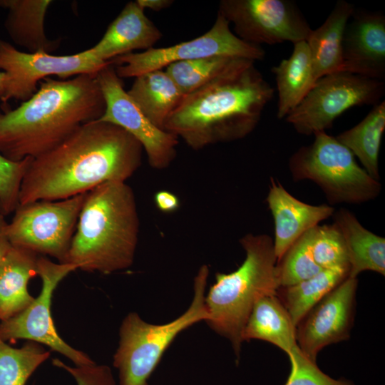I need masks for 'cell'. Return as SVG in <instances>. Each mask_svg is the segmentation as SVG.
I'll use <instances>...</instances> for the list:
<instances>
[{
	"label": "cell",
	"mask_w": 385,
	"mask_h": 385,
	"mask_svg": "<svg viewBox=\"0 0 385 385\" xmlns=\"http://www.w3.org/2000/svg\"><path fill=\"white\" fill-rule=\"evenodd\" d=\"M143 148L114 124L94 120L32 158L21 182L19 205L59 200L108 182H125L140 167Z\"/></svg>",
	"instance_id": "1"
},
{
	"label": "cell",
	"mask_w": 385,
	"mask_h": 385,
	"mask_svg": "<svg viewBox=\"0 0 385 385\" xmlns=\"http://www.w3.org/2000/svg\"><path fill=\"white\" fill-rule=\"evenodd\" d=\"M274 91L255 61L242 59L185 95L163 130L194 150L243 138L259 123Z\"/></svg>",
	"instance_id": "2"
},
{
	"label": "cell",
	"mask_w": 385,
	"mask_h": 385,
	"mask_svg": "<svg viewBox=\"0 0 385 385\" xmlns=\"http://www.w3.org/2000/svg\"><path fill=\"white\" fill-rule=\"evenodd\" d=\"M105 108L96 76L46 78L29 99L0 111V154L14 162L41 155L81 125L98 120Z\"/></svg>",
	"instance_id": "3"
},
{
	"label": "cell",
	"mask_w": 385,
	"mask_h": 385,
	"mask_svg": "<svg viewBox=\"0 0 385 385\" xmlns=\"http://www.w3.org/2000/svg\"><path fill=\"white\" fill-rule=\"evenodd\" d=\"M140 220L136 198L125 182H108L87 192L64 263L104 274L133 263Z\"/></svg>",
	"instance_id": "4"
},
{
	"label": "cell",
	"mask_w": 385,
	"mask_h": 385,
	"mask_svg": "<svg viewBox=\"0 0 385 385\" xmlns=\"http://www.w3.org/2000/svg\"><path fill=\"white\" fill-rule=\"evenodd\" d=\"M240 243L246 255L242 264L232 272H217L205 296L206 323L230 340L237 359L242 334L255 304L264 297L275 295L280 287L272 238L248 233Z\"/></svg>",
	"instance_id": "5"
},
{
	"label": "cell",
	"mask_w": 385,
	"mask_h": 385,
	"mask_svg": "<svg viewBox=\"0 0 385 385\" xmlns=\"http://www.w3.org/2000/svg\"><path fill=\"white\" fill-rule=\"evenodd\" d=\"M208 274V267L202 265L194 279L190 305L172 322L150 324L136 312H130L123 319L118 347L113 356V366L119 371L120 385H148V379L175 337L192 325L207 319L205 292Z\"/></svg>",
	"instance_id": "6"
},
{
	"label": "cell",
	"mask_w": 385,
	"mask_h": 385,
	"mask_svg": "<svg viewBox=\"0 0 385 385\" xmlns=\"http://www.w3.org/2000/svg\"><path fill=\"white\" fill-rule=\"evenodd\" d=\"M314 141L299 148L289 160L294 181L316 183L331 204H360L374 200L381 185L361 167L352 153L326 132L314 134Z\"/></svg>",
	"instance_id": "7"
},
{
	"label": "cell",
	"mask_w": 385,
	"mask_h": 385,
	"mask_svg": "<svg viewBox=\"0 0 385 385\" xmlns=\"http://www.w3.org/2000/svg\"><path fill=\"white\" fill-rule=\"evenodd\" d=\"M86 194L19 205L7 225L12 246L64 263Z\"/></svg>",
	"instance_id": "8"
},
{
	"label": "cell",
	"mask_w": 385,
	"mask_h": 385,
	"mask_svg": "<svg viewBox=\"0 0 385 385\" xmlns=\"http://www.w3.org/2000/svg\"><path fill=\"white\" fill-rule=\"evenodd\" d=\"M384 92V81L345 71L329 74L315 82L285 119L302 135L325 132L346 110L357 106H374Z\"/></svg>",
	"instance_id": "9"
},
{
	"label": "cell",
	"mask_w": 385,
	"mask_h": 385,
	"mask_svg": "<svg viewBox=\"0 0 385 385\" xmlns=\"http://www.w3.org/2000/svg\"><path fill=\"white\" fill-rule=\"evenodd\" d=\"M229 21L220 14L212 26L204 34L192 40L163 48H152L140 53H129L111 61L119 78L137 77L145 73L161 70L180 61L222 55L253 61L264 59L261 47L237 36Z\"/></svg>",
	"instance_id": "10"
},
{
	"label": "cell",
	"mask_w": 385,
	"mask_h": 385,
	"mask_svg": "<svg viewBox=\"0 0 385 385\" xmlns=\"http://www.w3.org/2000/svg\"><path fill=\"white\" fill-rule=\"evenodd\" d=\"M77 267L69 263H56L38 255L36 274L42 281L41 292L25 309L1 321L0 337L5 342L27 339L50 347L71 360L76 366L95 362L84 352L68 345L57 333L51 317L53 293L58 283Z\"/></svg>",
	"instance_id": "11"
},
{
	"label": "cell",
	"mask_w": 385,
	"mask_h": 385,
	"mask_svg": "<svg viewBox=\"0 0 385 385\" xmlns=\"http://www.w3.org/2000/svg\"><path fill=\"white\" fill-rule=\"evenodd\" d=\"M110 63L98 60L89 48L66 56H54L44 51L26 53L0 39V70L7 78L1 101H26L38 90V83L46 78L56 76L61 80H67L83 74L96 76Z\"/></svg>",
	"instance_id": "12"
},
{
	"label": "cell",
	"mask_w": 385,
	"mask_h": 385,
	"mask_svg": "<svg viewBox=\"0 0 385 385\" xmlns=\"http://www.w3.org/2000/svg\"><path fill=\"white\" fill-rule=\"evenodd\" d=\"M218 13L235 35L260 46L306 41L312 29L296 4L287 0H222Z\"/></svg>",
	"instance_id": "13"
},
{
	"label": "cell",
	"mask_w": 385,
	"mask_h": 385,
	"mask_svg": "<svg viewBox=\"0 0 385 385\" xmlns=\"http://www.w3.org/2000/svg\"><path fill=\"white\" fill-rule=\"evenodd\" d=\"M106 108L97 120L119 126L142 145L149 165L163 170L176 158L178 138L153 124L140 111L123 88V81L110 63L96 75Z\"/></svg>",
	"instance_id": "14"
},
{
	"label": "cell",
	"mask_w": 385,
	"mask_h": 385,
	"mask_svg": "<svg viewBox=\"0 0 385 385\" xmlns=\"http://www.w3.org/2000/svg\"><path fill=\"white\" fill-rule=\"evenodd\" d=\"M357 285L356 277H346L297 325V344L311 360L316 361L324 347L349 338L354 320Z\"/></svg>",
	"instance_id": "15"
},
{
	"label": "cell",
	"mask_w": 385,
	"mask_h": 385,
	"mask_svg": "<svg viewBox=\"0 0 385 385\" xmlns=\"http://www.w3.org/2000/svg\"><path fill=\"white\" fill-rule=\"evenodd\" d=\"M342 71L383 81L385 78V17L354 9L342 39Z\"/></svg>",
	"instance_id": "16"
},
{
	"label": "cell",
	"mask_w": 385,
	"mask_h": 385,
	"mask_svg": "<svg viewBox=\"0 0 385 385\" xmlns=\"http://www.w3.org/2000/svg\"><path fill=\"white\" fill-rule=\"evenodd\" d=\"M266 200L274 225L272 240L277 262L302 235L335 212L330 205H314L298 200L273 178Z\"/></svg>",
	"instance_id": "17"
},
{
	"label": "cell",
	"mask_w": 385,
	"mask_h": 385,
	"mask_svg": "<svg viewBox=\"0 0 385 385\" xmlns=\"http://www.w3.org/2000/svg\"><path fill=\"white\" fill-rule=\"evenodd\" d=\"M161 37L162 33L145 16V9L137 1H129L101 39L89 49L98 60L108 62L134 50L152 48Z\"/></svg>",
	"instance_id": "18"
},
{
	"label": "cell",
	"mask_w": 385,
	"mask_h": 385,
	"mask_svg": "<svg viewBox=\"0 0 385 385\" xmlns=\"http://www.w3.org/2000/svg\"><path fill=\"white\" fill-rule=\"evenodd\" d=\"M354 6L339 1L324 22L312 30L306 41L309 48L314 78L342 71V39L346 25Z\"/></svg>",
	"instance_id": "19"
},
{
	"label": "cell",
	"mask_w": 385,
	"mask_h": 385,
	"mask_svg": "<svg viewBox=\"0 0 385 385\" xmlns=\"http://www.w3.org/2000/svg\"><path fill=\"white\" fill-rule=\"evenodd\" d=\"M334 222L346 245L349 277H356L364 271L385 274V238L365 228L351 211L341 208L333 214Z\"/></svg>",
	"instance_id": "20"
},
{
	"label": "cell",
	"mask_w": 385,
	"mask_h": 385,
	"mask_svg": "<svg viewBox=\"0 0 385 385\" xmlns=\"http://www.w3.org/2000/svg\"><path fill=\"white\" fill-rule=\"evenodd\" d=\"M50 0H0V7L8 10L4 27L13 42L26 48L29 53H50L57 48L60 41L47 38L44 21Z\"/></svg>",
	"instance_id": "21"
},
{
	"label": "cell",
	"mask_w": 385,
	"mask_h": 385,
	"mask_svg": "<svg viewBox=\"0 0 385 385\" xmlns=\"http://www.w3.org/2000/svg\"><path fill=\"white\" fill-rule=\"evenodd\" d=\"M38 255L12 246L0 265V320L21 312L34 300L28 283L36 274Z\"/></svg>",
	"instance_id": "22"
},
{
	"label": "cell",
	"mask_w": 385,
	"mask_h": 385,
	"mask_svg": "<svg viewBox=\"0 0 385 385\" xmlns=\"http://www.w3.org/2000/svg\"><path fill=\"white\" fill-rule=\"evenodd\" d=\"M275 76L279 119L292 112L315 83L312 63L306 41L294 44L291 56L272 68Z\"/></svg>",
	"instance_id": "23"
},
{
	"label": "cell",
	"mask_w": 385,
	"mask_h": 385,
	"mask_svg": "<svg viewBox=\"0 0 385 385\" xmlns=\"http://www.w3.org/2000/svg\"><path fill=\"white\" fill-rule=\"evenodd\" d=\"M295 327L277 295L260 299L254 306L242 334V339L271 343L287 355L297 346Z\"/></svg>",
	"instance_id": "24"
},
{
	"label": "cell",
	"mask_w": 385,
	"mask_h": 385,
	"mask_svg": "<svg viewBox=\"0 0 385 385\" xmlns=\"http://www.w3.org/2000/svg\"><path fill=\"white\" fill-rule=\"evenodd\" d=\"M127 93L145 117L163 130L167 118L184 96L163 69L135 77Z\"/></svg>",
	"instance_id": "25"
},
{
	"label": "cell",
	"mask_w": 385,
	"mask_h": 385,
	"mask_svg": "<svg viewBox=\"0 0 385 385\" xmlns=\"http://www.w3.org/2000/svg\"><path fill=\"white\" fill-rule=\"evenodd\" d=\"M384 129L385 101H383L374 105L359 123L336 136L376 180L379 179V154Z\"/></svg>",
	"instance_id": "26"
},
{
	"label": "cell",
	"mask_w": 385,
	"mask_h": 385,
	"mask_svg": "<svg viewBox=\"0 0 385 385\" xmlns=\"http://www.w3.org/2000/svg\"><path fill=\"white\" fill-rule=\"evenodd\" d=\"M348 277L344 270H322L298 283L279 287L276 295L296 327L314 306Z\"/></svg>",
	"instance_id": "27"
},
{
	"label": "cell",
	"mask_w": 385,
	"mask_h": 385,
	"mask_svg": "<svg viewBox=\"0 0 385 385\" xmlns=\"http://www.w3.org/2000/svg\"><path fill=\"white\" fill-rule=\"evenodd\" d=\"M50 351L29 341L21 348L9 346L0 337V385H25Z\"/></svg>",
	"instance_id": "28"
},
{
	"label": "cell",
	"mask_w": 385,
	"mask_h": 385,
	"mask_svg": "<svg viewBox=\"0 0 385 385\" xmlns=\"http://www.w3.org/2000/svg\"><path fill=\"white\" fill-rule=\"evenodd\" d=\"M242 59L244 58L222 55L211 56L176 62L168 66L165 71L185 96L236 65Z\"/></svg>",
	"instance_id": "29"
},
{
	"label": "cell",
	"mask_w": 385,
	"mask_h": 385,
	"mask_svg": "<svg viewBox=\"0 0 385 385\" xmlns=\"http://www.w3.org/2000/svg\"><path fill=\"white\" fill-rule=\"evenodd\" d=\"M312 230L297 240L277 262L280 287L294 284L322 270L312 255Z\"/></svg>",
	"instance_id": "30"
},
{
	"label": "cell",
	"mask_w": 385,
	"mask_h": 385,
	"mask_svg": "<svg viewBox=\"0 0 385 385\" xmlns=\"http://www.w3.org/2000/svg\"><path fill=\"white\" fill-rule=\"evenodd\" d=\"M311 249L315 262L322 270L340 269L349 273L344 240L334 223L312 228Z\"/></svg>",
	"instance_id": "31"
},
{
	"label": "cell",
	"mask_w": 385,
	"mask_h": 385,
	"mask_svg": "<svg viewBox=\"0 0 385 385\" xmlns=\"http://www.w3.org/2000/svg\"><path fill=\"white\" fill-rule=\"evenodd\" d=\"M31 158L11 161L0 154V213L7 216L19 205V191Z\"/></svg>",
	"instance_id": "32"
},
{
	"label": "cell",
	"mask_w": 385,
	"mask_h": 385,
	"mask_svg": "<svg viewBox=\"0 0 385 385\" xmlns=\"http://www.w3.org/2000/svg\"><path fill=\"white\" fill-rule=\"evenodd\" d=\"M288 356L291 369L284 385H354L344 378L334 379L324 374L316 361L306 356L298 346Z\"/></svg>",
	"instance_id": "33"
},
{
	"label": "cell",
	"mask_w": 385,
	"mask_h": 385,
	"mask_svg": "<svg viewBox=\"0 0 385 385\" xmlns=\"http://www.w3.org/2000/svg\"><path fill=\"white\" fill-rule=\"evenodd\" d=\"M52 363L68 372L77 385H117L110 367L106 365L94 363L70 366L58 359H53Z\"/></svg>",
	"instance_id": "34"
},
{
	"label": "cell",
	"mask_w": 385,
	"mask_h": 385,
	"mask_svg": "<svg viewBox=\"0 0 385 385\" xmlns=\"http://www.w3.org/2000/svg\"><path fill=\"white\" fill-rule=\"evenodd\" d=\"M154 200L156 207L163 212H172L180 206L178 197L167 190H160L155 194Z\"/></svg>",
	"instance_id": "35"
},
{
	"label": "cell",
	"mask_w": 385,
	"mask_h": 385,
	"mask_svg": "<svg viewBox=\"0 0 385 385\" xmlns=\"http://www.w3.org/2000/svg\"><path fill=\"white\" fill-rule=\"evenodd\" d=\"M7 225L5 216L0 213V265L12 247L7 235Z\"/></svg>",
	"instance_id": "36"
},
{
	"label": "cell",
	"mask_w": 385,
	"mask_h": 385,
	"mask_svg": "<svg viewBox=\"0 0 385 385\" xmlns=\"http://www.w3.org/2000/svg\"><path fill=\"white\" fill-rule=\"evenodd\" d=\"M138 3L144 9L155 11H160L170 6L174 2L172 0H137Z\"/></svg>",
	"instance_id": "37"
},
{
	"label": "cell",
	"mask_w": 385,
	"mask_h": 385,
	"mask_svg": "<svg viewBox=\"0 0 385 385\" xmlns=\"http://www.w3.org/2000/svg\"><path fill=\"white\" fill-rule=\"evenodd\" d=\"M6 73L0 71V101H1L6 91Z\"/></svg>",
	"instance_id": "38"
}]
</instances>
